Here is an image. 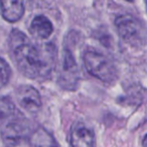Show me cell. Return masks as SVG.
<instances>
[{
    "label": "cell",
    "mask_w": 147,
    "mask_h": 147,
    "mask_svg": "<svg viewBox=\"0 0 147 147\" xmlns=\"http://www.w3.org/2000/svg\"><path fill=\"white\" fill-rule=\"evenodd\" d=\"M63 81L67 80V77H69L74 83L77 80V74H78V69H77V63L74 59V55L71 53L69 51H65L63 53Z\"/></svg>",
    "instance_id": "obj_8"
},
{
    "label": "cell",
    "mask_w": 147,
    "mask_h": 147,
    "mask_svg": "<svg viewBox=\"0 0 147 147\" xmlns=\"http://www.w3.org/2000/svg\"><path fill=\"white\" fill-rule=\"evenodd\" d=\"M115 26L120 37L127 43L136 45L140 40V27L137 20L129 14H123L115 19Z\"/></svg>",
    "instance_id": "obj_3"
},
{
    "label": "cell",
    "mask_w": 147,
    "mask_h": 147,
    "mask_svg": "<svg viewBox=\"0 0 147 147\" xmlns=\"http://www.w3.org/2000/svg\"><path fill=\"white\" fill-rule=\"evenodd\" d=\"M11 77V69L3 57H1V86L5 87Z\"/></svg>",
    "instance_id": "obj_9"
},
{
    "label": "cell",
    "mask_w": 147,
    "mask_h": 147,
    "mask_svg": "<svg viewBox=\"0 0 147 147\" xmlns=\"http://www.w3.org/2000/svg\"><path fill=\"white\" fill-rule=\"evenodd\" d=\"M145 1V5H146V9H147V0H144Z\"/></svg>",
    "instance_id": "obj_12"
},
{
    "label": "cell",
    "mask_w": 147,
    "mask_h": 147,
    "mask_svg": "<svg viewBox=\"0 0 147 147\" xmlns=\"http://www.w3.org/2000/svg\"><path fill=\"white\" fill-rule=\"evenodd\" d=\"M8 47L15 65L25 77L40 80L51 74L55 57L51 45H34L22 31L13 29L9 34Z\"/></svg>",
    "instance_id": "obj_1"
},
{
    "label": "cell",
    "mask_w": 147,
    "mask_h": 147,
    "mask_svg": "<svg viewBox=\"0 0 147 147\" xmlns=\"http://www.w3.org/2000/svg\"><path fill=\"white\" fill-rule=\"evenodd\" d=\"M142 144L144 145V146H147V135L144 137V139H143V142H142Z\"/></svg>",
    "instance_id": "obj_10"
},
{
    "label": "cell",
    "mask_w": 147,
    "mask_h": 147,
    "mask_svg": "<svg viewBox=\"0 0 147 147\" xmlns=\"http://www.w3.org/2000/svg\"><path fill=\"white\" fill-rule=\"evenodd\" d=\"M83 61L90 75L104 83H113L118 78L115 65L104 55L94 49H87L83 55Z\"/></svg>",
    "instance_id": "obj_2"
},
{
    "label": "cell",
    "mask_w": 147,
    "mask_h": 147,
    "mask_svg": "<svg viewBox=\"0 0 147 147\" xmlns=\"http://www.w3.org/2000/svg\"><path fill=\"white\" fill-rule=\"evenodd\" d=\"M29 32L38 39H47L53 34V25L47 16L36 15L30 22Z\"/></svg>",
    "instance_id": "obj_7"
},
{
    "label": "cell",
    "mask_w": 147,
    "mask_h": 147,
    "mask_svg": "<svg viewBox=\"0 0 147 147\" xmlns=\"http://www.w3.org/2000/svg\"><path fill=\"white\" fill-rule=\"evenodd\" d=\"M1 15L8 22H16L24 13V0H0Z\"/></svg>",
    "instance_id": "obj_6"
},
{
    "label": "cell",
    "mask_w": 147,
    "mask_h": 147,
    "mask_svg": "<svg viewBox=\"0 0 147 147\" xmlns=\"http://www.w3.org/2000/svg\"><path fill=\"white\" fill-rule=\"evenodd\" d=\"M126 1H128V2H133L134 0H126Z\"/></svg>",
    "instance_id": "obj_11"
},
{
    "label": "cell",
    "mask_w": 147,
    "mask_h": 147,
    "mask_svg": "<svg viewBox=\"0 0 147 147\" xmlns=\"http://www.w3.org/2000/svg\"><path fill=\"white\" fill-rule=\"evenodd\" d=\"M16 101L19 106L30 114H36L41 108V98L38 91L32 86L22 85L15 92Z\"/></svg>",
    "instance_id": "obj_4"
},
{
    "label": "cell",
    "mask_w": 147,
    "mask_h": 147,
    "mask_svg": "<svg viewBox=\"0 0 147 147\" xmlns=\"http://www.w3.org/2000/svg\"><path fill=\"white\" fill-rule=\"evenodd\" d=\"M69 143L73 146H94L95 134L92 129L85 126L83 123H77L71 128Z\"/></svg>",
    "instance_id": "obj_5"
}]
</instances>
